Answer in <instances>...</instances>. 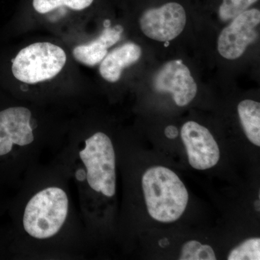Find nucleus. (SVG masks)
Segmentation results:
<instances>
[{"label": "nucleus", "mask_w": 260, "mask_h": 260, "mask_svg": "<svg viewBox=\"0 0 260 260\" xmlns=\"http://www.w3.org/2000/svg\"><path fill=\"white\" fill-rule=\"evenodd\" d=\"M153 87L160 93H172L174 102L179 107L189 104L198 92V85L189 68L181 60L166 63L154 76Z\"/></svg>", "instance_id": "6e6552de"}, {"label": "nucleus", "mask_w": 260, "mask_h": 260, "mask_svg": "<svg viewBox=\"0 0 260 260\" xmlns=\"http://www.w3.org/2000/svg\"><path fill=\"white\" fill-rule=\"evenodd\" d=\"M93 1L94 0H32V7L40 14H47L62 7L74 11H81L89 8Z\"/></svg>", "instance_id": "f8f14e48"}, {"label": "nucleus", "mask_w": 260, "mask_h": 260, "mask_svg": "<svg viewBox=\"0 0 260 260\" xmlns=\"http://www.w3.org/2000/svg\"><path fill=\"white\" fill-rule=\"evenodd\" d=\"M179 259L215 260L216 256L211 246L192 240L183 245Z\"/></svg>", "instance_id": "ddd939ff"}, {"label": "nucleus", "mask_w": 260, "mask_h": 260, "mask_svg": "<svg viewBox=\"0 0 260 260\" xmlns=\"http://www.w3.org/2000/svg\"><path fill=\"white\" fill-rule=\"evenodd\" d=\"M165 135L169 139H174L177 138L179 133H178V129L176 126L170 125L166 128Z\"/></svg>", "instance_id": "dca6fc26"}, {"label": "nucleus", "mask_w": 260, "mask_h": 260, "mask_svg": "<svg viewBox=\"0 0 260 260\" xmlns=\"http://www.w3.org/2000/svg\"><path fill=\"white\" fill-rule=\"evenodd\" d=\"M260 23L259 10H247L233 19L220 32L218 50L227 59H238L243 55L248 46L258 38L257 27Z\"/></svg>", "instance_id": "39448f33"}, {"label": "nucleus", "mask_w": 260, "mask_h": 260, "mask_svg": "<svg viewBox=\"0 0 260 260\" xmlns=\"http://www.w3.org/2000/svg\"><path fill=\"white\" fill-rule=\"evenodd\" d=\"M238 113L244 133L256 146H260V104L244 100L238 106Z\"/></svg>", "instance_id": "9b49d317"}, {"label": "nucleus", "mask_w": 260, "mask_h": 260, "mask_svg": "<svg viewBox=\"0 0 260 260\" xmlns=\"http://www.w3.org/2000/svg\"><path fill=\"white\" fill-rule=\"evenodd\" d=\"M66 61V54L61 47L49 42H38L19 51L13 61L12 72L20 81L36 84L56 76Z\"/></svg>", "instance_id": "7ed1b4c3"}, {"label": "nucleus", "mask_w": 260, "mask_h": 260, "mask_svg": "<svg viewBox=\"0 0 260 260\" xmlns=\"http://www.w3.org/2000/svg\"><path fill=\"white\" fill-rule=\"evenodd\" d=\"M229 260H259V238H251L234 248L228 256Z\"/></svg>", "instance_id": "4468645a"}, {"label": "nucleus", "mask_w": 260, "mask_h": 260, "mask_svg": "<svg viewBox=\"0 0 260 260\" xmlns=\"http://www.w3.org/2000/svg\"><path fill=\"white\" fill-rule=\"evenodd\" d=\"M124 28L121 25L107 27L95 40L88 44L78 46L73 49L75 59L82 64L93 67L99 64L107 56L108 49L121 39Z\"/></svg>", "instance_id": "1a4fd4ad"}, {"label": "nucleus", "mask_w": 260, "mask_h": 260, "mask_svg": "<svg viewBox=\"0 0 260 260\" xmlns=\"http://www.w3.org/2000/svg\"><path fill=\"white\" fill-rule=\"evenodd\" d=\"M141 54L140 46L135 43H126L104 58L99 68L100 74L108 82L116 83L120 79L123 70L139 60Z\"/></svg>", "instance_id": "9d476101"}, {"label": "nucleus", "mask_w": 260, "mask_h": 260, "mask_svg": "<svg viewBox=\"0 0 260 260\" xmlns=\"http://www.w3.org/2000/svg\"><path fill=\"white\" fill-rule=\"evenodd\" d=\"M181 137L189 164L198 170H206L215 167L220 159V150L209 130L195 121L183 125Z\"/></svg>", "instance_id": "0eeeda50"}, {"label": "nucleus", "mask_w": 260, "mask_h": 260, "mask_svg": "<svg viewBox=\"0 0 260 260\" xmlns=\"http://www.w3.org/2000/svg\"><path fill=\"white\" fill-rule=\"evenodd\" d=\"M185 10L177 3H167L158 8L147 10L140 19L142 31L158 42H170L185 28Z\"/></svg>", "instance_id": "423d86ee"}, {"label": "nucleus", "mask_w": 260, "mask_h": 260, "mask_svg": "<svg viewBox=\"0 0 260 260\" xmlns=\"http://www.w3.org/2000/svg\"><path fill=\"white\" fill-rule=\"evenodd\" d=\"M86 169L90 187L112 198L116 192V158L112 140L103 133H96L85 142L79 153Z\"/></svg>", "instance_id": "20e7f679"}, {"label": "nucleus", "mask_w": 260, "mask_h": 260, "mask_svg": "<svg viewBox=\"0 0 260 260\" xmlns=\"http://www.w3.org/2000/svg\"><path fill=\"white\" fill-rule=\"evenodd\" d=\"M258 0H223L219 8V17L224 22L234 18L247 10Z\"/></svg>", "instance_id": "2eb2a0df"}, {"label": "nucleus", "mask_w": 260, "mask_h": 260, "mask_svg": "<svg viewBox=\"0 0 260 260\" xmlns=\"http://www.w3.org/2000/svg\"><path fill=\"white\" fill-rule=\"evenodd\" d=\"M69 200L57 186L38 191L27 203L23 217L24 229L30 237L47 239L55 236L68 216Z\"/></svg>", "instance_id": "f03ea898"}, {"label": "nucleus", "mask_w": 260, "mask_h": 260, "mask_svg": "<svg viewBox=\"0 0 260 260\" xmlns=\"http://www.w3.org/2000/svg\"><path fill=\"white\" fill-rule=\"evenodd\" d=\"M147 209L150 216L161 223H172L180 218L187 205L186 186L171 169H148L142 179Z\"/></svg>", "instance_id": "f257e3e1"}]
</instances>
